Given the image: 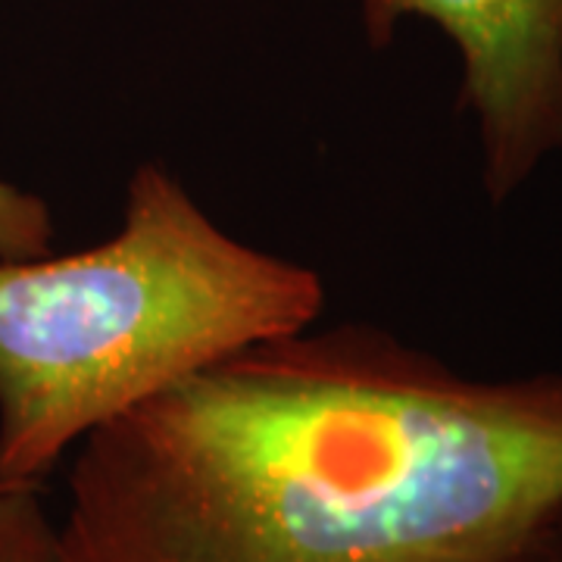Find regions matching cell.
I'll return each mask as SVG.
<instances>
[{
  "mask_svg": "<svg viewBox=\"0 0 562 562\" xmlns=\"http://www.w3.org/2000/svg\"><path fill=\"white\" fill-rule=\"evenodd\" d=\"M562 538V372L384 328L257 344L72 450L60 562H531Z\"/></svg>",
  "mask_w": 562,
  "mask_h": 562,
  "instance_id": "obj_1",
  "label": "cell"
},
{
  "mask_svg": "<svg viewBox=\"0 0 562 562\" xmlns=\"http://www.w3.org/2000/svg\"><path fill=\"white\" fill-rule=\"evenodd\" d=\"M325 297L316 269L235 238L162 162H138L106 241L0 260V484L41 487L106 422L313 328Z\"/></svg>",
  "mask_w": 562,
  "mask_h": 562,
  "instance_id": "obj_2",
  "label": "cell"
},
{
  "mask_svg": "<svg viewBox=\"0 0 562 562\" xmlns=\"http://www.w3.org/2000/svg\"><path fill=\"white\" fill-rule=\"evenodd\" d=\"M360 16L379 50L409 16L453 41L462 66L457 110L475 125L482 188L494 206L562 157V0H360Z\"/></svg>",
  "mask_w": 562,
  "mask_h": 562,
  "instance_id": "obj_3",
  "label": "cell"
},
{
  "mask_svg": "<svg viewBox=\"0 0 562 562\" xmlns=\"http://www.w3.org/2000/svg\"><path fill=\"white\" fill-rule=\"evenodd\" d=\"M0 562H60L35 484H0Z\"/></svg>",
  "mask_w": 562,
  "mask_h": 562,
  "instance_id": "obj_4",
  "label": "cell"
},
{
  "mask_svg": "<svg viewBox=\"0 0 562 562\" xmlns=\"http://www.w3.org/2000/svg\"><path fill=\"white\" fill-rule=\"evenodd\" d=\"M54 244L50 206L10 181H0V260H29Z\"/></svg>",
  "mask_w": 562,
  "mask_h": 562,
  "instance_id": "obj_5",
  "label": "cell"
},
{
  "mask_svg": "<svg viewBox=\"0 0 562 562\" xmlns=\"http://www.w3.org/2000/svg\"><path fill=\"white\" fill-rule=\"evenodd\" d=\"M531 562H562V538L557 543H553L550 550H543L541 557H535V560H531Z\"/></svg>",
  "mask_w": 562,
  "mask_h": 562,
  "instance_id": "obj_6",
  "label": "cell"
}]
</instances>
